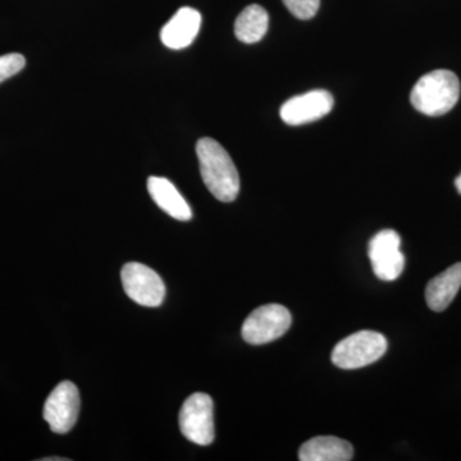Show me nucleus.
Returning a JSON list of instances; mask_svg holds the SVG:
<instances>
[{
    "label": "nucleus",
    "instance_id": "obj_1",
    "mask_svg": "<svg viewBox=\"0 0 461 461\" xmlns=\"http://www.w3.org/2000/svg\"><path fill=\"white\" fill-rule=\"evenodd\" d=\"M203 182L215 199L233 202L240 191V176L235 163L220 142L211 138L200 139L196 144Z\"/></svg>",
    "mask_w": 461,
    "mask_h": 461
},
{
    "label": "nucleus",
    "instance_id": "obj_2",
    "mask_svg": "<svg viewBox=\"0 0 461 461\" xmlns=\"http://www.w3.org/2000/svg\"><path fill=\"white\" fill-rule=\"evenodd\" d=\"M459 98V78L447 69H437L424 75L411 94L412 107L430 117L448 113Z\"/></svg>",
    "mask_w": 461,
    "mask_h": 461
},
{
    "label": "nucleus",
    "instance_id": "obj_3",
    "mask_svg": "<svg viewBox=\"0 0 461 461\" xmlns=\"http://www.w3.org/2000/svg\"><path fill=\"white\" fill-rule=\"evenodd\" d=\"M387 339L375 330H360L339 341L332 363L341 369H357L377 362L387 351Z\"/></svg>",
    "mask_w": 461,
    "mask_h": 461
},
{
    "label": "nucleus",
    "instance_id": "obj_4",
    "mask_svg": "<svg viewBox=\"0 0 461 461\" xmlns=\"http://www.w3.org/2000/svg\"><path fill=\"white\" fill-rule=\"evenodd\" d=\"M180 429L189 441L208 446L214 441V403L206 393L187 397L180 411Z\"/></svg>",
    "mask_w": 461,
    "mask_h": 461
},
{
    "label": "nucleus",
    "instance_id": "obj_5",
    "mask_svg": "<svg viewBox=\"0 0 461 461\" xmlns=\"http://www.w3.org/2000/svg\"><path fill=\"white\" fill-rule=\"evenodd\" d=\"M291 321L290 312L284 305L259 306L242 324V339L251 345L268 344L284 336Z\"/></svg>",
    "mask_w": 461,
    "mask_h": 461
},
{
    "label": "nucleus",
    "instance_id": "obj_6",
    "mask_svg": "<svg viewBox=\"0 0 461 461\" xmlns=\"http://www.w3.org/2000/svg\"><path fill=\"white\" fill-rule=\"evenodd\" d=\"M124 293L136 304L157 308L166 297V286L156 271L141 263L124 264L121 272Z\"/></svg>",
    "mask_w": 461,
    "mask_h": 461
},
{
    "label": "nucleus",
    "instance_id": "obj_7",
    "mask_svg": "<svg viewBox=\"0 0 461 461\" xmlns=\"http://www.w3.org/2000/svg\"><path fill=\"white\" fill-rule=\"evenodd\" d=\"M400 248L402 238L393 230H379L369 241V260L373 272L379 280L391 282L402 276L405 267V257Z\"/></svg>",
    "mask_w": 461,
    "mask_h": 461
},
{
    "label": "nucleus",
    "instance_id": "obj_8",
    "mask_svg": "<svg viewBox=\"0 0 461 461\" xmlns=\"http://www.w3.org/2000/svg\"><path fill=\"white\" fill-rule=\"evenodd\" d=\"M80 393L72 382H60L48 396L42 417L50 429L58 435H65L74 429L80 412Z\"/></svg>",
    "mask_w": 461,
    "mask_h": 461
},
{
    "label": "nucleus",
    "instance_id": "obj_9",
    "mask_svg": "<svg viewBox=\"0 0 461 461\" xmlns=\"http://www.w3.org/2000/svg\"><path fill=\"white\" fill-rule=\"evenodd\" d=\"M333 96L326 90H313L287 100L281 107L282 121L290 126L315 122L330 113Z\"/></svg>",
    "mask_w": 461,
    "mask_h": 461
},
{
    "label": "nucleus",
    "instance_id": "obj_10",
    "mask_svg": "<svg viewBox=\"0 0 461 461\" xmlns=\"http://www.w3.org/2000/svg\"><path fill=\"white\" fill-rule=\"evenodd\" d=\"M200 26H202V14L196 9L190 7L178 9L160 32V41L169 50H185L195 41Z\"/></svg>",
    "mask_w": 461,
    "mask_h": 461
},
{
    "label": "nucleus",
    "instance_id": "obj_11",
    "mask_svg": "<svg viewBox=\"0 0 461 461\" xmlns=\"http://www.w3.org/2000/svg\"><path fill=\"white\" fill-rule=\"evenodd\" d=\"M148 191L154 203L169 217L177 221H190L193 218L190 205L171 181L151 176L148 180Z\"/></svg>",
    "mask_w": 461,
    "mask_h": 461
},
{
    "label": "nucleus",
    "instance_id": "obj_12",
    "mask_svg": "<svg viewBox=\"0 0 461 461\" xmlns=\"http://www.w3.org/2000/svg\"><path fill=\"white\" fill-rule=\"evenodd\" d=\"M354 448L350 442L333 436H318L300 447L302 461H348L353 459Z\"/></svg>",
    "mask_w": 461,
    "mask_h": 461
},
{
    "label": "nucleus",
    "instance_id": "obj_13",
    "mask_svg": "<svg viewBox=\"0 0 461 461\" xmlns=\"http://www.w3.org/2000/svg\"><path fill=\"white\" fill-rule=\"evenodd\" d=\"M461 288V263L439 273L427 285L426 300L433 312H444L453 303Z\"/></svg>",
    "mask_w": 461,
    "mask_h": 461
},
{
    "label": "nucleus",
    "instance_id": "obj_14",
    "mask_svg": "<svg viewBox=\"0 0 461 461\" xmlns=\"http://www.w3.org/2000/svg\"><path fill=\"white\" fill-rule=\"evenodd\" d=\"M269 16L266 9L258 5L245 8L235 23V35L245 44H256L268 32Z\"/></svg>",
    "mask_w": 461,
    "mask_h": 461
},
{
    "label": "nucleus",
    "instance_id": "obj_15",
    "mask_svg": "<svg viewBox=\"0 0 461 461\" xmlns=\"http://www.w3.org/2000/svg\"><path fill=\"white\" fill-rule=\"evenodd\" d=\"M25 66L26 59L23 54L11 53L0 57V84L23 71Z\"/></svg>",
    "mask_w": 461,
    "mask_h": 461
},
{
    "label": "nucleus",
    "instance_id": "obj_16",
    "mask_svg": "<svg viewBox=\"0 0 461 461\" xmlns=\"http://www.w3.org/2000/svg\"><path fill=\"white\" fill-rule=\"evenodd\" d=\"M282 2L299 20H311L321 7V0H282Z\"/></svg>",
    "mask_w": 461,
    "mask_h": 461
},
{
    "label": "nucleus",
    "instance_id": "obj_17",
    "mask_svg": "<svg viewBox=\"0 0 461 461\" xmlns=\"http://www.w3.org/2000/svg\"><path fill=\"white\" fill-rule=\"evenodd\" d=\"M455 186H456L457 193L461 194V175L455 180Z\"/></svg>",
    "mask_w": 461,
    "mask_h": 461
},
{
    "label": "nucleus",
    "instance_id": "obj_18",
    "mask_svg": "<svg viewBox=\"0 0 461 461\" xmlns=\"http://www.w3.org/2000/svg\"><path fill=\"white\" fill-rule=\"evenodd\" d=\"M44 461H53V460H57V461H63V460H68V459H62V457H47V459H42Z\"/></svg>",
    "mask_w": 461,
    "mask_h": 461
}]
</instances>
